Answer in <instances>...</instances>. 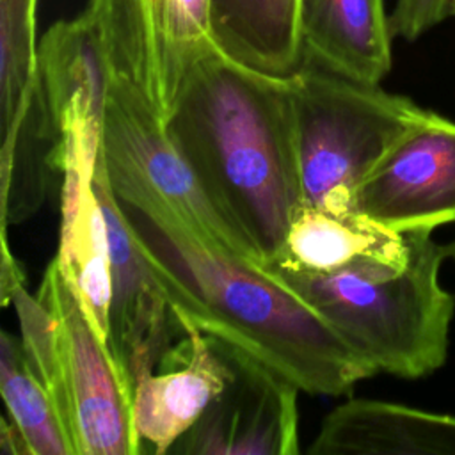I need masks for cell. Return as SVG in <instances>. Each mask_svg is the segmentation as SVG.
<instances>
[{
  "instance_id": "6da1fadb",
  "label": "cell",
  "mask_w": 455,
  "mask_h": 455,
  "mask_svg": "<svg viewBox=\"0 0 455 455\" xmlns=\"http://www.w3.org/2000/svg\"><path fill=\"white\" fill-rule=\"evenodd\" d=\"M119 206L174 313L206 336L240 348L313 395L339 396L373 375L263 267L199 235L160 203Z\"/></svg>"
},
{
  "instance_id": "7a4b0ae2",
  "label": "cell",
  "mask_w": 455,
  "mask_h": 455,
  "mask_svg": "<svg viewBox=\"0 0 455 455\" xmlns=\"http://www.w3.org/2000/svg\"><path fill=\"white\" fill-rule=\"evenodd\" d=\"M165 126L210 203L267 267L300 206L288 78L213 48L187 73Z\"/></svg>"
},
{
  "instance_id": "3957f363",
  "label": "cell",
  "mask_w": 455,
  "mask_h": 455,
  "mask_svg": "<svg viewBox=\"0 0 455 455\" xmlns=\"http://www.w3.org/2000/svg\"><path fill=\"white\" fill-rule=\"evenodd\" d=\"M432 229L405 231L407 259H361L331 274L265 268L375 373L419 379L448 357L455 295L441 286L450 249Z\"/></svg>"
},
{
  "instance_id": "277c9868",
  "label": "cell",
  "mask_w": 455,
  "mask_h": 455,
  "mask_svg": "<svg viewBox=\"0 0 455 455\" xmlns=\"http://www.w3.org/2000/svg\"><path fill=\"white\" fill-rule=\"evenodd\" d=\"M300 206L357 212L361 183L423 116L411 98L315 64L288 78Z\"/></svg>"
},
{
  "instance_id": "5b68a950",
  "label": "cell",
  "mask_w": 455,
  "mask_h": 455,
  "mask_svg": "<svg viewBox=\"0 0 455 455\" xmlns=\"http://www.w3.org/2000/svg\"><path fill=\"white\" fill-rule=\"evenodd\" d=\"M37 297L55 320L64 423L75 455L142 453L133 387L57 258L46 267Z\"/></svg>"
},
{
  "instance_id": "8992f818",
  "label": "cell",
  "mask_w": 455,
  "mask_h": 455,
  "mask_svg": "<svg viewBox=\"0 0 455 455\" xmlns=\"http://www.w3.org/2000/svg\"><path fill=\"white\" fill-rule=\"evenodd\" d=\"M110 91L142 101L165 121L190 68L217 48L210 0H89Z\"/></svg>"
},
{
  "instance_id": "52a82bcc",
  "label": "cell",
  "mask_w": 455,
  "mask_h": 455,
  "mask_svg": "<svg viewBox=\"0 0 455 455\" xmlns=\"http://www.w3.org/2000/svg\"><path fill=\"white\" fill-rule=\"evenodd\" d=\"M101 156L119 201L160 203L199 235L258 265L251 245L199 187L156 110L108 91Z\"/></svg>"
},
{
  "instance_id": "ba28073f",
  "label": "cell",
  "mask_w": 455,
  "mask_h": 455,
  "mask_svg": "<svg viewBox=\"0 0 455 455\" xmlns=\"http://www.w3.org/2000/svg\"><path fill=\"white\" fill-rule=\"evenodd\" d=\"M210 338V336H208ZM213 339V338H212ZM231 366L222 393L169 453H299V387L256 357L213 339Z\"/></svg>"
},
{
  "instance_id": "9c48e42d",
  "label": "cell",
  "mask_w": 455,
  "mask_h": 455,
  "mask_svg": "<svg viewBox=\"0 0 455 455\" xmlns=\"http://www.w3.org/2000/svg\"><path fill=\"white\" fill-rule=\"evenodd\" d=\"M357 212L398 233L455 222V123L425 108L361 183Z\"/></svg>"
},
{
  "instance_id": "30bf717a",
  "label": "cell",
  "mask_w": 455,
  "mask_h": 455,
  "mask_svg": "<svg viewBox=\"0 0 455 455\" xmlns=\"http://www.w3.org/2000/svg\"><path fill=\"white\" fill-rule=\"evenodd\" d=\"M94 187L110 243L107 343L132 387L153 371L181 332V323L137 247L100 155Z\"/></svg>"
},
{
  "instance_id": "8fae6325",
  "label": "cell",
  "mask_w": 455,
  "mask_h": 455,
  "mask_svg": "<svg viewBox=\"0 0 455 455\" xmlns=\"http://www.w3.org/2000/svg\"><path fill=\"white\" fill-rule=\"evenodd\" d=\"M178 320L181 332L174 345L133 386L137 435L158 455L169 453L197 423L231 377V366L215 341L187 318Z\"/></svg>"
},
{
  "instance_id": "7c38bea8",
  "label": "cell",
  "mask_w": 455,
  "mask_h": 455,
  "mask_svg": "<svg viewBox=\"0 0 455 455\" xmlns=\"http://www.w3.org/2000/svg\"><path fill=\"white\" fill-rule=\"evenodd\" d=\"M101 139L66 135L59 144L60 238L55 254L78 290L91 320L107 338L110 304V243L105 213L94 187Z\"/></svg>"
},
{
  "instance_id": "4fadbf2b",
  "label": "cell",
  "mask_w": 455,
  "mask_h": 455,
  "mask_svg": "<svg viewBox=\"0 0 455 455\" xmlns=\"http://www.w3.org/2000/svg\"><path fill=\"white\" fill-rule=\"evenodd\" d=\"M37 68L59 139L71 133L101 137L110 78L101 41L84 12L43 34Z\"/></svg>"
},
{
  "instance_id": "5bb4252c",
  "label": "cell",
  "mask_w": 455,
  "mask_h": 455,
  "mask_svg": "<svg viewBox=\"0 0 455 455\" xmlns=\"http://www.w3.org/2000/svg\"><path fill=\"white\" fill-rule=\"evenodd\" d=\"M299 27L304 62L363 84L391 71L386 0H299Z\"/></svg>"
},
{
  "instance_id": "9a60e30c",
  "label": "cell",
  "mask_w": 455,
  "mask_h": 455,
  "mask_svg": "<svg viewBox=\"0 0 455 455\" xmlns=\"http://www.w3.org/2000/svg\"><path fill=\"white\" fill-rule=\"evenodd\" d=\"M311 455H455V416L350 398L325 416Z\"/></svg>"
},
{
  "instance_id": "2e32d148",
  "label": "cell",
  "mask_w": 455,
  "mask_h": 455,
  "mask_svg": "<svg viewBox=\"0 0 455 455\" xmlns=\"http://www.w3.org/2000/svg\"><path fill=\"white\" fill-rule=\"evenodd\" d=\"M366 258L403 263L407 259L403 233L389 229L361 212L338 213L299 206L275 258L263 268L331 274Z\"/></svg>"
},
{
  "instance_id": "e0dca14e",
  "label": "cell",
  "mask_w": 455,
  "mask_h": 455,
  "mask_svg": "<svg viewBox=\"0 0 455 455\" xmlns=\"http://www.w3.org/2000/svg\"><path fill=\"white\" fill-rule=\"evenodd\" d=\"M212 37L231 60L274 78L304 66L299 0H210Z\"/></svg>"
},
{
  "instance_id": "ac0fdd59",
  "label": "cell",
  "mask_w": 455,
  "mask_h": 455,
  "mask_svg": "<svg viewBox=\"0 0 455 455\" xmlns=\"http://www.w3.org/2000/svg\"><path fill=\"white\" fill-rule=\"evenodd\" d=\"M59 130L41 80L28 94L16 121L2 132L0 228L21 224L43 206L57 169Z\"/></svg>"
},
{
  "instance_id": "d6986e66",
  "label": "cell",
  "mask_w": 455,
  "mask_h": 455,
  "mask_svg": "<svg viewBox=\"0 0 455 455\" xmlns=\"http://www.w3.org/2000/svg\"><path fill=\"white\" fill-rule=\"evenodd\" d=\"M0 391L28 455H75L53 398L30 368L21 339L7 331L0 338Z\"/></svg>"
},
{
  "instance_id": "ffe728a7",
  "label": "cell",
  "mask_w": 455,
  "mask_h": 455,
  "mask_svg": "<svg viewBox=\"0 0 455 455\" xmlns=\"http://www.w3.org/2000/svg\"><path fill=\"white\" fill-rule=\"evenodd\" d=\"M37 0H0V107L2 132L20 116L37 76Z\"/></svg>"
},
{
  "instance_id": "44dd1931",
  "label": "cell",
  "mask_w": 455,
  "mask_h": 455,
  "mask_svg": "<svg viewBox=\"0 0 455 455\" xmlns=\"http://www.w3.org/2000/svg\"><path fill=\"white\" fill-rule=\"evenodd\" d=\"M389 18L395 37L416 41L450 18V0H396Z\"/></svg>"
},
{
  "instance_id": "7402d4cb",
  "label": "cell",
  "mask_w": 455,
  "mask_h": 455,
  "mask_svg": "<svg viewBox=\"0 0 455 455\" xmlns=\"http://www.w3.org/2000/svg\"><path fill=\"white\" fill-rule=\"evenodd\" d=\"M2 263H0V297L2 304L7 306L11 293L25 284V277L21 272V267L18 265L16 258L11 254L9 242H7V231H2Z\"/></svg>"
},
{
  "instance_id": "603a6c76",
  "label": "cell",
  "mask_w": 455,
  "mask_h": 455,
  "mask_svg": "<svg viewBox=\"0 0 455 455\" xmlns=\"http://www.w3.org/2000/svg\"><path fill=\"white\" fill-rule=\"evenodd\" d=\"M455 16V0H450V18Z\"/></svg>"
},
{
  "instance_id": "cb8c5ba5",
  "label": "cell",
  "mask_w": 455,
  "mask_h": 455,
  "mask_svg": "<svg viewBox=\"0 0 455 455\" xmlns=\"http://www.w3.org/2000/svg\"><path fill=\"white\" fill-rule=\"evenodd\" d=\"M450 252H451V256H453V258H455V243H453V245H451V247H450Z\"/></svg>"
}]
</instances>
